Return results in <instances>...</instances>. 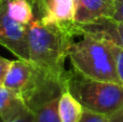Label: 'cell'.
<instances>
[{"label": "cell", "mask_w": 123, "mask_h": 122, "mask_svg": "<svg viewBox=\"0 0 123 122\" xmlns=\"http://www.w3.org/2000/svg\"><path fill=\"white\" fill-rule=\"evenodd\" d=\"M6 13L23 25H28L35 18L32 6L28 0H6Z\"/></svg>", "instance_id": "cell-12"}, {"label": "cell", "mask_w": 123, "mask_h": 122, "mask_svg": "<svg viewBox=\"0 0 123 122\" xmlns=\"http://www.w3.org/2000/svg\"><path fill=\"white\" fill-rule=\"evenodd\" d=\"M108 117L111 122H123V105Z\"/></svg>", "instance_id": "cell-19"}, {"label": "cell", "mask_w": 123, "mask_h": 122, "mask_svg": "<svg viewBox=\"0 0 123 122\" xmlns=\"http://www.w3.org/2000/svg\"><path fill=\"white\" fill-rule=\"evenodd\" d=\"M25 103L17 94L0 86V120L14 121L27 111Z\"/></svg>", "instance_id": "cell-10"}, {"label": "cell", "mask_w": 123, "mask_h": 122, "mask_svg": "<svg viewBox=\"0 0 123 122\" xmlns=\"http://www.w3.org/2000/svg\"><path fill=\"white\" fill-rule=\"evenodd\" d=\"M79 122H111V121L109 119V117L106 116V115L92 111V110L84 108Z\"/></svg>", "instance_id": "cell-15"}, {"label": "cell", "mask_w": 123, "mask_h": 122, "mask_svg": "<svg viewBox=\"0 0 123 122\" xmlns=\"http://www.w3.org/2000/svg\"><path fill=\"white\" fill-rule=\"evenodd\" d=\"M68 91L85 109L110 116L123 105V85L115 82L92 80L69 71Z\"/></svg>", "instance_id": "cell-3"}, {"label": "cell", "mask_w": 123, "mask_h": 122, "mask_svg": "<svg viewBox=\"0 0 123 122\" xmlns=\"http://www.w3.org/2000/svg\"><path fill=\"white\" fill-rule=\"evenodd\" d=\"M109 44H110V49L111 52H112L113 60H115L116 70H117V75L118 78H119L120 84L123 85V48L113 44L111 42H109Z\"/></svg>", "instance_id": "cell-14"}, {"label": "cell", "mask_w": 123, "mask_h": 122, "mask_svg": "<svg viewBox=\"0 0 123 122\" xmlns=\"http://www.w3.org/2000/svg\"><path fill=\"white\" fill-rule=\"evenodd\" d=\"M11 63H12V61L4 58L0 55V86H3L4 79H6V76L8 73L9 68H10Z\"/></svg>", "instance_id": "cell-16"}, {"label": "cell", "mask_w": 123, "mask_h": 122, "mask_svg": "<svg viewBox=\"0 0 123 122\" xmlns=\"http://www.w3.org/2000/svg\"><path fill=\"white\" fill-rule=\"evenodd\" d=\"M31 71L32 66L30 62L21 58L12 61L4 79L3 86L21 97V94L24 92L30 80Z\"/></svg>", "instance_id": "cell-9"}, {"label": "cell", "mask_w": 123, "mask_h": 122, "mask_svg": "<svg viewBox=\"0 0 123 122\" xmlns=\"http://www.w3.org/2000/svg\"><path fill=\"white\" fill-rule=\"evenodd\" d=\"M0 44L18 58L29 62L27 25H23L9 16L6 0L0 1Z\"/></svg>", "instance_id": "cell-5"}, {"label": "cell", "mask_w": 123, "mask_h": 122, "mask_svg": "<svg viewBox=\"0 0 123 122\" xmlns=\"http://www.w3.org/2000/svg\"><path fill=\"white\" fill-rule=\"evenodd\" d=\"M81 36L79 41L72 42L68 54L74 70L87 79L120 84L108 41L90 34Z\"/></svg>", "instance_id": "cell-2"}, {"label": "cell", "mask_w": 123, "mask_h": 122, "mask_svg": "<svg viewBox=\"0 0 123 122\" xmlns=\"http://www.w3.org/2000/svg\"><path fill=\"white\" fill-rule=\"evenodd\" d=\"M41 23L69 28L76 22L77 0H40L36 6Z\"/></svg>", "instance_id": "cell-6"}, {"label": "cell", "mask_w": 123, "mask_h": 122, "mask_svg": "<svg viewBox=\"0 0 123 122\" xmlns=\"http://www.w3.org/2000/svg\"><path fill=\"white\" fill-rule=\"evenodd\" d=\"M0 1H1V0H0Z\"/></svg>", "instance_id": "cell-20"}, {"label": "cell", "mask_w": 123, "mask_h": 122, "mask_svg": "<svg viewBox=\"0 0 123 122\" xmlns=\"http://www.w3.org/2000/svg\"><path fill=\"white\" fill-rule=\"evenodd\" d=\"M115 2V14L112 19L123 22V0H113Z\"/></svg>", "instance_id": "cell-17"}, {"label": "cell", "mask_w": 123, "mask_h": 122, "mask_svg": "<svg viewBox=\"0 0 123 122\" xmlns=\"http://www.w3.org/2000/svg\"><path fill=\"white\" fill-rule=\"evenodd\" d=\"M29 62L60 77H66L65 61L74 36L63 27L45 25L34 18L27 25Z\"/></svg>", "instance_id": "cell-1"}, {"label": "cell", "mask_w": 123, "mask_h": 122, "mask_svg": "<svg viewBox=\"0 0 123 122\" xmlns=\"http://www.w3.org/2000/svg\"><path fill=\"white\" fill-rule=\"evenodd\" d=\"M83 109L81 103L68 90L58 98L57 110L62 122H79Z\"/></svg>", "instance_id": "cell-11"}, {"label": "cell", "mask_w": 123, "mask_h": 122, "mask_svg": "<svg viewBox=\"0 0 123 122\" xmlns=\"http://www.w3.org/2000/svg\"><path fill=\"white\" fill-rule=\"evenodd\" d=\"M113 14V0H77V24H93L102 19L112 18Z\"/></svg>", "instance_id": "cell-7"}, {"label": "cell", "mask_w": 123, "mask_h": 122, "mask_svg": "<svg viewBox=\"0 0 123 122\" xmlns=\"http://www.w3.org/2000/svg\"><path fill=\"white\" fill-rule=\"evenodd\" d=\"M0 122H4L2 120H0ZM10 122H34V114L30 110H27L24 115H22L19 118H17L14 121H10Z\"/></svg>", "instance_id": "cell-18"}, {"label": "cell", "mask_w": 123, "mask_h": 122, "mask_svg": "<svg viewBox=\"0 0 123 122\" xmlns=\"http://www.w3.org/2000/svg\"><path fill=\"white\" fill-rule=\"evenodd\" d=\"M74 31L76 37L81 36L82 34H90L123 48V22L106 18L96 23L85 24V25L74 23Z\"/></svg>", "instance_id": "cell-8"}, {"label": "cell", "mask_w": 123, "mask_h": 122, "mask_svg": "<svg viewBox=\"0 0 123 122\" xmlns=\"http://www.w3.org/2000/svg\"><path fill=\"white\" fill-rule=\"evenodd\" d=\"M31 66V77L26 89L21 94V98L27 109L35 112L48 103L60 98L61 95L68 90L69 71L66 77H60L34 64Z\"/></svg>", "instance_id": "cell-4"}, {"label": "cell", "mask_w": 123, "mask_h": 122, "mask_svg": "<svg viewBox=\"0 0 123 122\" xmlns=\"http://www.w3.org/2000/svg\"><path fill=\"white\" fill-rule=\"evenodd\" d=\"M58 98L39 108L34 114V122H62L57 110Z\"/></svg>", "instance_id": "cell-13"}]
</instances>
